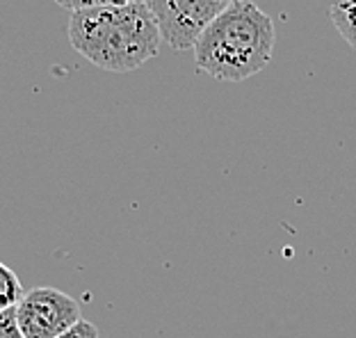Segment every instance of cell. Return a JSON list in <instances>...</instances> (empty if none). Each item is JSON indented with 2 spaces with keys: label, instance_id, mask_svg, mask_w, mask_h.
<instances>
[{
  "label": "cell",
  "instance_id": "obj_1",
  "mask_svg": "<svg viewBox=\"0 0 356 338\" xmlns=\"http://www.w3.org/2000/svg\"><path fill=\"white\" fill-rule=\"evenodd\" d=\"M71 46L94 67L126 74L140 69L160 51V30L147 3L94 7L74 12Z\"/></svg>",
  "mask_w": 356,
  "mask_h": 338
},
{
  "label": "cell",
  "instance_id": "obj_2",
  "mask_svg": "<svg viewBox=\"0 0 356 338\" xmlns=\"http://www.w3.org/2000/svg\"><path fill=\"white\" fill-rule=\"evenodd\" d=\"M274 23L252 0H233L194 44L197 71L222 83H240L272 60Z\"/></svg>",
  "mask_w": 356,
  "mask_h": 338
},
{
  "label": "cell",
  "instance_id": "obj_3",
  "mask_svg": "<svg viewBox=\"0 0 356 338\" xmlns=\"http://www.w3.org/2000/svg\"><path fill=\"white\" fill-rule=\"evenodd\" d=\"M14 311L23 338H58L83 320L74 297L51 286L23 293Z\"/></svg>",
  "mask_w": 356,
  "mask_h": 338
},
{
  "label": "cell",
  "instance_id": "obj_4",
  "mask_svg": "<svg viewBox=\"0 0 356 338\" xmlns=\"http://www.w3.org/2000/svg\"><path fill=\"white\" fill-rule=\"evenodd\" d=\"M231 0H147L158 23L160 39L174 51L194 48L199 35L213 23Z\"/></svg>",
  "mask_w": 356,
  "mask_h": 338
},
{
  "label": "cell",
  "instance_id": "obj_5",
  "mask_svg": "<svg viewBox=\"0 0 356 338\" xmlns=\"http://www.w3.org/2000/svg\"><path fill=\"white\" fill-rule=\"evenodd\" d=\"M329 14L338 35L356 51V0H334Z\"/></svg>",
  "mask_w": 356,
  "mask_h": 338
},
{
  "label": "cell",
  "instance_id": "obj_6",
  "mask_svg": "<svg viewBox=\"0 0 356 338\" xmlns=\"http://www.w3.org/2000/svg\"><path fill=\"white\" fill-rule=\"evenodd\" d=\"M23 297V286L10 265L0 263V313L14 309Z\"/></svg>",
  "mask_w": 356,
  "mask_h": 338
},
{
  "label": "cell",
  "instance_id": "obj_7",
  "mask_svg": "<svg viewBox=\"0 0 356 338\" xmlns=\"http://www.w3.org/2000/svg\"><path fill=\"white\" fill-rule=\"evenodd\" d=\"M64 10L83 12L94 10V7H117V5H133V3H147V0H55Z\"/></svg>",
  "mask_w": 356,
  "mask_h": 338
},
{
  "label": "cell",
  "instance_id": "obj_8",
  "mask_svg": "<svg viewBox=\"0 0 356 338\" xmlns=\"http://www.w3.org/2000/svg\"><path fill=\"white\" fill-rule=\"evenodd\" d=\"M0 338H23L19 323H16L14 309H7L0 313Z\"/></svg>",
  "mask_w": 356,
  "mask_h": 338
},
{
  "label": "cell",
  "instance_id": "obj_9",
  "mask_svg": "<svg viewBox=\"0 0 356 338\" xmlns=\"http://www.w3.org/2000/svg\"><path fill=\"white\" fill-rule=\"evenodd\" d=\"M58 338H99V329H96V325L87 323V320H80L78 325H74L69 332H64Z\"/></svg>",
  "mask_w": 356,
  "mask_h": 338
},
{
  "label": "cell",
  "instance_id": "obj_10",
  "mask_svg": "<svg viewBox=\"0 0 356 338\" xmlns=\"http://www.w3.org/2000/svg\"><path fill=\"white\" fill-rule=\"evenodd\" d=\"M231 3H233V0H231Z\"/></svg>",
  "mask_w": 356,
  "mask_h": 338
}]
</instances>
